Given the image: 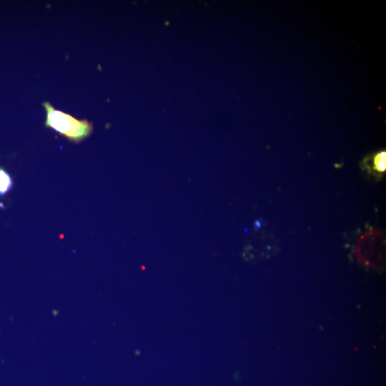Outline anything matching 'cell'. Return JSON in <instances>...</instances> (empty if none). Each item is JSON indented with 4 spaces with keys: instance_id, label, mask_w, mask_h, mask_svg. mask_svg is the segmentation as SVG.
Masks as SVG:
<instances>
[{
    "instance_id": "3",
    "label": "cell",
    "mask_w": 386,
    "mask_h": 386,
    "mask_svg": "<svg viewBox=\"0 0 386 386\" xmlns=\"http://www.w3.org/2000/svg\"><path fill=\"white\" fill-rule=\"evenodd\" d=\"M12 185L11 177L4 170L0 169V196L6 194Z\"/></svg>"
},
{
    "instance_id": "2",
    "label": "cell",
    "mask_w": 386,
    "mask_h": 386,
    "mask_svg": "<svg viewBox=\"0 0 386 386\" xmlns=\"http://www.w3.org/2000/svg\"><path fill=\"white\" fill-rule=\"evenodd\" d=\"M363 164L368 168H372L379 174L386 171V151L381 150L375 152L371 156L365 158Z\"/></svg>"
},
{
    "instance_id": "1",
    "label": "cell",
    "mask_w": 386,
    "mask_h": 386,
    "mask_svg": "<svg viewBox=\"0 0 386 386\" xmlns=\"http://www.w3.org/2000/svg\"><path fill=\"white\" fill-rule=\"evenodd\" d=\"M48 124L73 140H81L88 136L90 132V125L88 123L76 121L70 116L58 111L48 113Z\"/></svg>"
},
{
    "instance_id": "4",
    "label": "cell",
    "mask_w": 386,
    "mask_h": 386,
    "mask_svg": "<svg viewBox=\"0 0 386 386\" xmlns=\"http://www.w3.org/2000/svg\"><path fill=\"white\" fill-rule=\"evenodd\" d=\"M255 227H260V222H255Z\"/></svg>"
}]
</instances>
